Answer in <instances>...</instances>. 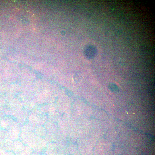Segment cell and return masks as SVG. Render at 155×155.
Instances as JSON below:
<instances>
[{"label":"cell","mask_w":155,"mask_h":155,"mask_svg":"<svg viewBox=\"0 0 155 155\" xmlns=\"http://www.w3.org/2000/svg\"><path fill=\"white\" fill-rule=\"evenodd\" d=\"M79 137L84 139H88L89 130L87 128L80 129L78 131Z\"/></svg>","instance_id":"2"},{"label":"cell","mask_w":155,"mask_h":155,"mask_svg":"<svg viewBox=\"0 0 155 155\" xmlns=\"http://www.w3.org/2000/svg\"><path fill=\"white\" fill-rule=\"evenodd\" d=\"M78 138V132L72 131L67 135L66 140L69 143L73 144L77 141Z\"/></svg>","instance_id":"1"},{"label":"cell","mask_w":155,"mask_h":155,"mask_svg":"<svg viewBox=\"0 0 155 155\" xmlns=\"http://www.w3.org/2000/svg\"><path fill=\"white\" fill-rule=\"evenodd\" d=\"M80 152L78 150H76L74 153V155H80Z\"/></svg>","instance_id":"3"}]
</instances>
